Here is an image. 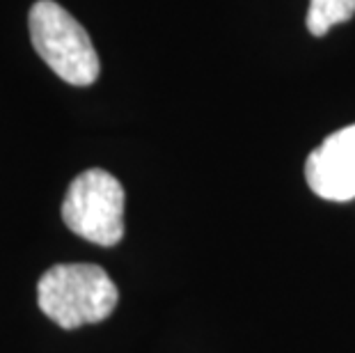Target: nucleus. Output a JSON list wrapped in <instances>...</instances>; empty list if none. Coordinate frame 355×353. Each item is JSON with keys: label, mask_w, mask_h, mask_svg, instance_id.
<instances>
[{"label": "nucleus", "mask_w": 355, "mask_h": 353, "mask_svg": "<svg viewBox=\"0 0 355 353\" xmlns=\"http://www.w3.org/2000/svg\"><path fill=\"white\" fill-rule=\"evenodd\" d=\"M355 14V0H309L307 30L314 37H323L332 26L346 24Z\"/></svg>", "instance_id": "39448f33"}, {"label": "nucleus", "mask_w": 355, "mask_h": 353, "mask_svg": "<svg viewBox=\"0 0 355 353\" xmlns=\"http://www.w3.org/2000/svg\"><path fill=\"white\" fill-rule=\"evenodd\" d=\"M35 51L69 85L87 87L99 78L101 62L87 30L64 7L37 0L28 17Z\"/></svg>", "instance_id": "f03ea898"}, {"label": "nucleus", "mask_w": 355, "mask_h": 353, "mask_svg": "<svg viewBox=\"0 0 355 353\" xmlns=\"http://www.w3.org/2000/svg\"><path fill=\"white\" fill-rule=\"evenodd\" d=\"M62 221L73 234L96 246L124 236V189L110 172L89 168L73 179L62 202Z\"/></svg>", "instance_id": "7ed1b4c3"}, {"label": "nucleus", "mask_w": 355, "mask_h": 353, "mask_svg": "<svg viewBox=\"0 0 355 353\" xmlns=\"http://www.w3.org/2000/svg\"><path fill=\"white\" fill-rule=\"evenodd\" d=\"M117 300L115 282L96 264H55L37 282L40 310L64 330L108 319Z\"/></svg>", "instance_id": "f257e3e1"}, {"label": "nucleus", "mask_w": 355, "mask_h": 353, "mask_svg": "<svg viewBox=\"0 0 355 353\" xmlns=\"http://www.w3.org/2000/svg\"><path fill=\"white\" fill-rule=\"evenodd\" d=\"M305 179L312 193L323 200L355 198V124L335 131L307 156Z\"/></svg>", "instance_id": "20e7f679"}]
</instances>
